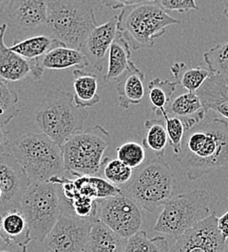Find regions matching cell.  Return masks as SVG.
<instances>
[{
	"label": "cell",
	"instance_id": "1",
	"mask_svg": "<svg viewBox=\"0 0 228 252\" xmlns=\"http://www.w3.org/2000/svg\"><path fill=\"white\" fill-rule=\"evenodd\" d=\"M175 159L192 182L228 166V122L216 118L186 131Z\"/></svg>",
	"mask_w": 228,
	"mask_h": 252
},
{
	"label": "cell",
	"instance_id": "2",
	"mask_svg": "<svg viewBox=\"0 0 228 252\" xmlns=\"http://www.w3.org/2000/svg\"><path fill=\"white\" fill-rule=\"evenodd\" d=\"M96 0H48L46 32L67 47L81 48L98 22Z\"/></svg>",
	"mask_w": 228,
	"mask_h": 252
},
{
	"label": "cell",
	"instance_id": "3",
	"mask_svg": "<svg viewBox=\"0 0 228 252\" xmlns=\"http://www.w3.org/2000/svg\"><path fill=\"white\" fill-rule=\"evenodd\" d=\"M11 151L31 184L50 182L66 172L62 147L44 133L20 136L13 142Z\"/></svg>",
	"mask_w": 228,
	"mask_h": 252
},
{
	"label": "cell",
	"instance_id": "4",
	"mask_svg": "<svg viewBox=\"0 0 228 252\" xmlns=\"http://www.w3.org/2000/svg\"><path fill=\"white\" fill-rule=\"evenodd\" d=\"M87 118V110L76 105L74 95L62 90L50 91L33 112L36 126L61 147L83 130Z\"/></svg>",
	"mask_w": 228,
	"mask_h": 252
},
{
	"label": "cell",
	"instance_id": "5",
	"mask_svg": "<svg viewBox=\"0 0 228 252\" xmlns=\"http://www.w3.org/2000/svg\"><path fill=\"white\" fill-rule=\"evenodd\" d=\"M135 170L130 183L121 189L142 210L153 213L175 196L178 182L163 158L156 156Z\"/></svg>",
	"mask_w": 228,
	"mask_h": 252
},
{
	"label": "cell",
	"instance_id": "6",
	"mask_svg": "<svg viewBox=\"0 0 228 252\" xmlns=\"http://www.w3.org/2000/svg\"><path fill=\"white\" fill-rule=\"evenodd\" d=\"M181 21L171 17L157 1H144L122 9L118 15V31L130 42L131 49H151L169 27Z\"/></svg>",
	"mask_w": 228,
	"mask_h": 252
},
{
	"label": "cell",
	"instance_id": "7",
	"mask_svg": "<svg viewBox=\"0 0 228 252\" xmlns=\"http://www.w3.org/2000/svg\"><path fill=\"white\" fill-rule=\"evenodd\" d=\"M65 199L57 183H33L27 189L20 211L28 221L33 241L43 243L65 212Z\"/></svg>",
	"mask_w": 228,
	"mask_h": 252
},
{
	"label": "cell",
	"instance_id": "8",
	"mask_svg": "<svg viewBox=\"0 0 228 252\" xmlns=\"http://www.w3.org/2000/svg\"><path fill=\"white\" fill-rule=\"evenodd\" d=\"M110 142V133L103 126L76 133L62 146L66 171L74 177L97 175L103 169Z\"/></svg>",
	"mask_w": 228,
	"mask_h": 252
},
{
	"label": "cell",
	"instance_id": "9",
	"mask_svg": "<svg viewBox=\"0 0 228 252\" xmlns=\"http://www.w3.org/2000/svg\"><path fill=\"white\" fill-rule=\"evenodd\" d=\"M210 201L211 196L205 189H195L173 196L163 205L154 231L178 239L211 214Z\"/></svg>",
	"mask_w": 228,
	"mask_h": 252
},
{
	"label": "cell",
	"instance_id": "10",
	"mask_svg": "<svg viewBox=\"0 0 228 252\" xmlns=\"http://www.w3.org/2000/svg\"><path fill=\"white\" fill-rule=\"evenodd\" d=\"M96 220L80 218L65 211L43 242L44 250L55 252H85Z\"/></svg>",
	"mask_w": 228,
	"mask_h": 252
},
{
	"label": "cell",
	"instance_id": "11",
	"mask_svg": "<svg viewBox=\"0 0 228 252\" xmlns=\"http://www.w3.org/2000/svg\"><path fill=\"white\" fill-rule=\"evenodd\" d=\"M98 219L129 239L143 226L142 208L124 192L98 200Z\"/></svg>",
	"mask_w": 228,
	"mask_h": 252
},
{
	"label": "cell",
	"instance_id": "12",
	"mask_svg": "<svg viewBox=\"0 0 228 252\" xmlns=\"http://www.w3.org/2000/svg\"><path fill=\"white\" fill-rule=\"evenodd\" d=\"M173 252H228V240L219 229L216 213L198 221L177 239Z\"/></svg>",
	"mask_w": 228,
	"mask_h": 252
},
{
	"label": "cell",
	"instance_id": "13",
	"mask_svg": "<svg viewBox=\"0 0 228 252\" xmlns=\"http://www.w3.org/2000/svg\"><path fill=\"white\" fill-rule=\"evenodd\" d=\"M31 185L30 179L12 154H0V218L14 211H20L22 199Z\"/></svg>",
	"mask_w": 228,
	"mask_h": 252
},
{
	"label": "cell",
	"instance_id": "14",
	"mask_svg": "<svg viewBox=\"0 0 228 252\" xmlns=\"http://www.w3.org/2000/svg\"><path fill=\"white\" fill-rule=\"evenodd\" d=\"M3 12L20 32H37L47 28L48 0H10Z\"/></svg>",
	"mask_w": 228,
	"mask_h": 252
},
{
	"label": "cell",
	"instance_id": "15",
	"mask_svg": "<svg viewBox=\"0 0 228 252\" xmlns=\"http://www.w3.org/2000/svg\"><path fill=\"white\" fill-rule=\"evenodd\" d=\"M118 33V16L112 17L105 24L96 27L86 38L81 51L91 66L101 72L109 54L111 44Z\"/></svg>",
	"mask_w": 228,
	"mask_h": 252
},
{
	"label": "cell",
	"instance_id": "16",
	"mask_svg": "<svg viewBox=\"0 0 228 252\" xmlns=\"http://www.w3.org/2000/svg\"><path fill=\"white\" fill-rule=\"evenodd\" d=\"M208 111H214L228 120V80L213 74L196 92Z\"/></svg>",
	"mask_w": 228,
	"mask_h": 252
},
{
	"label": "cell",
	"instance_id": "17",
	"mask_svg": "<svg viewBox=\"0 0 228 252\" xmlns=\"http://www.w3.org/2000/svg\"><path fill=\"white\" fill-rule=\"evenodd\" d=\"M6 24H0V78L7 82H19L32 75V63L5 45Z\"/></svg>",
	"mask_w": 228,
	"mask_h": 252
},
{
	"label": "cell",
	"instance_id": "18",
	"mask_svg": "<svg viewBox=\"0 0 228 252\" xmlns=\"http://www.w3.org/2000/svg\"><path fill=\"white\" fill-rule=\"evenodd\" d=\"M169 116L177 117L184 123L186 131L200 124L207 113L196 93L188 92L176 97L166 108Z\"/></svg>",
	"mask_w": 228,
	"mask_h": 252
},
{
	"label": "cell",
	"instance_id": "19",
	"mask_svg": "<svg viewBox=\"0 0 228 252\" xmlns=\"http://www.w3.org/2000/svg\"><path fill=\"white\" fill-rule=\"evenodd\" d=\"M44 69L64 70L72 67L84 69L91 66L85 54L60 42L49 50L42 58L35 60Z\"/></svg>",
	"mask_w": 228,
	"mask_h": 252
},
{
	"label": "cell",
	"instance_id": "20",
	"mask_svg": "<svg viewBox=\"0 0 228 252\" xmlns=\"http://www.w3.org/2000/svg\"><path fill=\"white\" fill-rule=\"evenodd\" d=\"M145 74L131 63L130 68L119 79L116 91L119 97V104L124 109L139 105L145 95Z\"/></svg>",
	"mask_w": 228,
	"mask_h": 252
},
{
	"label": "cell",
	"instance_id": "21",
	"mask_svg": "<svg viewBox=\"0 0 228 252\" xmlns=\"http://www.w3.org/2000/svg\"><path fill=\"white\" fill-rule=\"evenodd\" d=\"M127 243L128 239L119 235L98 218L91 229L85 252H124Z\"/></svg>",
	"mask_w": 228,
	"mask_h": 252
},
{
	"label": "cell",
	"instance_id": "22",
	"mask_svg": "<svg viewBox=\"0 0 228 252\" xmlns=\"http://www.w3.org/2000/svg\"><path fill=\"white\" fill-rule=\"evenodd\" d=\"M131 47L128 39L118 31L117 36L111 44L108 54V70L104 76V82L110 83L119 79L130 68Z\"/></svg>",
	"mask_w": 228,
	"mask_h": 252
},
{
	"label": "cell",
	"instance_id": "23",
	"mask_svg": "<svg viewBox=\"0 0 228 252\" xmlns=\"http://www.w3.org/2000/svg\"><path fill=\"white\" fill-rule=\"evenodd\" d=\"M73 95L76 105L88 109L98 104L101 101V96L98 94V76L80 68L73 71Z\"/></svg>",
	"mask_w": 228,
	"mask_h": 252
},
{
	"label": "cell",
	"instance_id": "24",
	"mask_svg": "<svg viewBox=\"0 0 228 252\" xmlns=\"http://www.w3.org/2000/svg\"><path fill=\"white\" fill-rule=\"evenodd\" d=\"M0 226L4 235L20 250L27 252L31 238L30 227L21 211L9 212L0 218Z\"/></svg>",
	"mask_w": 228,
	"mask_h": 252
},
{
	"label": "cell",
	"instance_id": "25",
	"mask_svg": "<svg viewBox=\"0 0 228 252\" xmlns=\"http://www.w3.org/2000/svg\"><path fill=\"white\" fill-rule=\"evenodd\" d=\"M74 181L75 188L82 196L95 200L105 199L123 193L121 188L95 176H80Z\"/></svg>",
	"mask_w": 228,
	"mask_h": 252
},
{
	"label": "cell",
	"instance_id": "26",
	"mask_svg": "<svg viewBox=\"0 0 228 252\" xmlns=\"http://www.w3.org/2000/svg\"><path fill=\"white\" fill-rule=\"evenodd\" d=\"M60 41L47 35H35L20 42H15L11 47L19 56L29 62H33L42 58L49 50L58 45Z\"/></svg>",
	"mask_w": 228,
	"mask_h": 252
},
{
	"label": "cell",
	"instance_id": "27",
	"mask_svg": "<svg viewBox=\"0 0 228 252\" xmlns=\"http://www.w3.org/2000/svg\"><path fill=\"white\" fill-rule=\"evenodd\" d=\"M178 83L170 82L167 80H162L161 78H155L148 85V95L151 106L154 112L158 116L163 117L166 114V108L170 103V99L176 89Z\"/></svg>",
	"mask_w": 228,
	"mask_h": 252
},
{
	"label": "cell",
	"instance_id": "28",
	"mask_svg": "<svg viewBox=\"0 0 228 252\" xmlns=\"http://www.w3.org/2000/svg\"><path fill=\"white\" fill-rule=\"evenodd\" d=\"M171 72L179 86L188 92L196 93L205 81L213 75V72L204 68H186V64L177 63L171 67Z\"/></svg>",
	"mask_w": 228,
	"mask_h": 252
},
{
	"label": "cell",
	"instance_id": "29",
	"mask_svg": "<svg viewBox=\"0 0 228 252\" xmlns=\"http://www.w3.org/2000/svg\"><path fill=\"white\" fill-rule=\"evenodd\" d=\"M144 127L146 132L143 138V146L145 149L151 150L157 157L164 158L166 146L169 143L164 119L148 120L144 123Z\"/></svg>",
	"mask_w": 228,
	"mask_h": 252
},
{
	"label": "cell",
	"instance_id": "30",
	"mask_svg": "<svg viewBox=\"0 0 228 252\" xmlns=\"http://www.w3.org/2000/svg\"><path fill=\"white\" fill-rule=\"evenodd\" d=\"M170 252L168 242L164 237L149 239L145 231L139 230L128 239L126 252Z\"/></svg>",
	"mask_w": 228,
	"mask_h": 252
},
{
	"label": "cell",
	"instance_id": "31",
	"mask_svg": "<svg viewBox=\"0 0 228 252\" xmlns=\"http://www.w3.org/2000/svg\"><path fill=\"white\" fill-rule=\"evenodd\" d=\"M19 101L18 94L11 90L7 81L0 78V125H9L20 115Z\"/></svg>",
	"mask_w": 228,
	"mask_h": 252
},
{
	"label": "cell",
	"instance_id": "32",
	"mask_svg": "<svg viewBox=\"0 0 228 252\" xmlns=\"http://www.w3.org/2000/svg\"><path fill=\"white\" fill-rule=\"evenodd\" d=\"M133 173V169L119 158L112 160L106 158L103 166V174L105 179L111 184L119 188H123L130 183Z\"/></svg>",
	"mask_w": 228,
	"mask_h": 252
},
{
	"label": "cell",
	"instance_id": "33",
	"mask_svg": "<svg viewBox=\"0 0 228 252\" xmlns=\"http://www.w3.org/2000/svg\"><path fill=\"white\" fill-rule=\"evenodd\" d=\"M203 59L213 74L221 75L228 80V42L211 48L204 53Z\"/></svg>",
	"mask_w": 228,
	"mask_h": 252
},
{
	"label": "cell",
	"instance_id": "34",
	"mask_svg": "<svg viewBox=\"0 0 228 252\" xmlns=\"http://www.w3.org/2000/svg\"><path fill=\"white\" fill-rule=\"evenodd\" d=\"M117 157L132 169H137L145 162V147L136 142L125 143L117 149Z\"/></svg>",
	"mask_w": 228,
	"mask_h": 252
},
{
	"label": "cell",
	"instance_id": "35",
	"mask_svg": "<svg viewBox=\"0 0 228 252\" xmlns=\"http://www.w3.org/2000/svg\"><path fill=\"white\" fill-rule=\"evenodd\" d=\"M163 118L164 119L165 125H166L169 145L173 149L174 154L178 155L181 151L182 141H183L185 133H186V128L184 126V123L179 118L169 116L167 113L163 115Z\"/></svg>",
	"mask_w": 228,
	"mask_h": 252
},
{
	"label": "cell",
	"instance_id": "36",
	"mask_svg": "<svg viewBox=\"0 0 228 252\" xmlns=\"http://www.w3.org/2000/svg\"><path fill=\"white\" fill-rule=\"evenodd\" d=\"M165 11H175L179 13H188L197 11L195 0H157Z\"/></svg>",
	"mask_w": 228,
	"mask_h": 252
},
{
	"label": "cell",
	"instance_id": "37",
	"mask_svg": "<svg viewBox=\"0 0 228 252\" xmlns=\"http://www.w3.org/2000/svg\"><path fill=\"white\" fill-rule=\"evenodd\" d=\"M100 1L104 6L110 9L119 10V9H124L126 7L144 2L145 0H100Z\"/></svg>",
	"mask_w": 228,
	"mask_h": 252
},
{
	"label": "cell",
	"instance_id": "38",
	"mask_svg": "<svg viewBox=\"0 0 228 252\" xmlns=\"http://www.w3.org/2000/svg\"><path fill=\"white\" fill-rule=\"evenodd\" d=\"M19 249L17 246H15L3 233L1 226H0V252H12Z\"/></svg>",
	"mask_w": 228,
	"mask_h": 252
},
{
	"label": "cell",
	"instance_id": "39",
	"mask_svg": "<svg viewBox=\"0 0 228 252\" xmlns=\"http://www.w3.org/2000/svg\"><path fill=\"white\" fill-rule=\"evenodd\" d=\"M8 131L5 129V126L0 125V154L6 153L9 147V139H8Z\"/></svg>",
	"mask_w": 228,
	"mask_h": 252
},
{
	"label": "cell",
	"instance_id": "40",
	"mask_svg": "<svg viewBox=\"0 0 228 252\" xmlns=\"http://www.w3.org/2000/svg\"><path fill=\"white\" fill-rule=\"evenodd\" d=\"M218 225L223 236L228 240V212L218 219Z\"/></svg>",
	"mask_w": 228,
	"mask_h": 252
},
{
	"label": "cell",
	"instance_id": "41",
	"mask_svg": "<svg viewBox=\"0 0 228 252\" xmlns=\"http://www.w3.org/2000/svg\"><path fill=\"white\" fill-rule=\"evenodd\" d=\"M10 0H0V12H3Z\"/></svg>",
	"mask_w": 228,
	"mask_h": 252
},
{
	"label": "cell",
	"instance_id": "42",
	"mask_svg": "<svg viewBox=\"0 0 228 252\" xmlns=\"http://www.w3.org/2000/svg\"><path fill=\"white\" fill-rule=\"evenodd\" d=\"M224 14L226 15V17L228 18V2H227V4H226V7H225V10H224Z\"/></svg>",
	"mask_w": 228,
	"mask_h": 252
},
{
	"label": "cell",
	"instance_id": "43",
	"mask_svg": "<svg viewBox=\"0 0 228 252\" xmlns=\"http://www.w3.org/2000/svg\"><path fill=\"white\" fill-rule=\"evenodd\" d=\"M1 197H2V191H1V189H0V199H1Z\"/></svg>",
	"mask_w": 228,
	"mask_h": 252
},
{
	"label": "cell",
	"instance_id": "44",
	"mask_svg": "<svg viewBox=\"0 0 228 252\" xmlns=\"http://www.w3.org/2000/svg\"><path fill=\"white\" fill-rule=\"evenodd\" d=\"M145 1H157V0H145Z\"/></svg>",
	"mask_w": 228,
	"mask_h": 252
}]
</instances>
